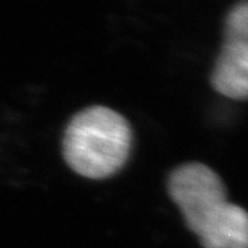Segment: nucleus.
Listing matches in <instances>:
<instances>
[{"mask_svg": "<svg viewBox=\"0 0 248 248\" xmlns=\"http://www.w3.org/2000/svg\"><path fill=\"white\" fill-rule=\"evenodd\" d=\"M167 187L204 248H248V211L228 200V189L213 169L196 161L181 164Z\"/></svg>", "mask_w": 248, "mask_h": 248, "instance_id": "1", "label": "nucleus"}, {"mask_svg": "<svg viewBox=\"0 0 248 248\" xmlns=\"http://www.w3.org/2000/svg\"><path fill=\"white\" fill-rule=\"evenodd\" d=\"M211 84L223 97L248 99V0L237 3L225 19V40L215 61Z\"/></svg>", "mask_w": 248, "mask_h": 248, "instance_id": "3", "label": "nucleus"}, {"mask_svg": "<svg viewBox=\"0 0 248 248\" xmlns=\"http://www.w3.org/2000/svg\"><path fill=\"white\" fill-rule=\"evenodd\" d=\"M131 140V127L120 113L107 107L86 108L65 130L63 159L83 177L108 178L128 159Z\"/></svg>", "mask_w": 248, "mask_h": 248, "instance_id": "2", "label": "nucleus"}]
</instances>
